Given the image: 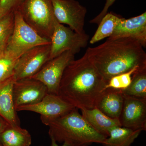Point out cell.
Instances as JSON below:
<instances>
[{
    "mask_svg": "<svg viewBox=\"0 0 146 146\" xmlns=\"http://www.w3.org/2000/svg\"><path fill=\"white\" fill-rule=\"evenodd\" d=\"M122 18L112 12H108L102 18L96 31L89 41L90 44H94L110 37Z\"/></svg>",
    "mask_w": 146,
    "mask_h": 146,
    "instance_id": "d6986e66",
    "label": "cell"
},
{
    "mask_svg": "<svg viewBox=\"0 0 146 146\" xmlns=\"http://www.w3.org/2000/svg\"><path fill=\"white\" fill-rule=\"evenodd\" d=\"M10 12V11H9ZM9 12H7L3 10L2 9H0V18H2L4 15H5L6 13H8Z\"/></svg>",
    "mask_w": 146,
    "mask_h": 146,
    "instance_id": "83f0119b",
    "label": "cell"
},
{
    "mask_svg": "<svg viewBox=\"0 0 146 146\" xmlns=\"http://www.w3.org/2000/svg\"><path fill=\"white\" fill-rule=\"evenodd\" d=\"M0 143L3 146H31V136L21 126L9 125L0 134Z\"/></svg>",
    "mask_w": 146,
    "mask_h": 146,
    "instance_id": "e0dca14e",
    "label": "cell"
},
{
    "mask_svg": "<svg viewBox=\"0 0 146 146\" xmlns=\"http://www.w3.org/2000/svg\"><path fill=\"white\" fill-rule=\"evenodd\" d=\"M119 120L122 127L145 131L146 100L124 96Z\"/></svg>",
    "mask_w": 146,
    "mask_h": 146,
    "instance_id": "7c38bea8",
    "label": "cell"
},
{
    "mask_svg": "<svg viewBox=\"0 0 146 146\" xmlns=\"http://www.w3.org/2000/svg\"><path fill=\"white\" fill-rule=\"evenodd\" d=\"M14 11L8 12L0 18V54L5 51L13 33Z\"/></svg>",
    "mask_w": 146,
    "mask_h": 146,
    "instance_id": "44dd1931",
    "label": "cell"
},
{
    "mask_svg": "<svg viewBox=\"0 0 146 146\" xmlns=\"http://www.w3.org/2000/svg\"><path fill=\"white\" fill-rule=\"evenodd\" d=\"M14 13V29L6 51L20 57L33 48L51 44L50 40L40 36L25 22L18 10Z\"/></svg>",
    "mask_w": 146,
    "mask_h": 146,
    "instance_id": "5b68a950",
    "label": "cell"
},
{
    "mask_svg": "<svg viewBox=\"0 0 146 146\" xmlns=\"http://www.w3.org/2000/svg\"><path fill=\"white\" fill-rule=\"evenodd\" d=\"M124 100L122 90L106 89L97 100L96 107L112 119H119Z\"/></svg>",
    "mask_w": 146,
    "mask_h": 146,
    "instance_id": "9a60e30c",
    "label": "cell"
},
{
    "mask_svg": "<svg viewBox=\"0 0 146 146\" xmlns=\"http://www.w3.org/2000/svg\"></svg>",
    "mask_w": 146,
    "mask_h": 146,
    "instance_id": "f546056e",
    "label": "cell"
},
{
    "mask_svg": "<svg viewBox=\"0 0 146 146\" xmlns=\"http://www.w3.org/2000/svg\"><path fill=\"white\" fill-rule=\"evenodd\" d=\"M107 82L85 54L74 59L63 73L58 95L78 109H92Z\"/></svg>",
    "mask_w": 146,
    "mask_h": 146,
    "instance_id": "6da1fadb",
    "label": "cell"
},
{
    "mask_svg": "<svg viewBox=\"0 0 146 146\" xmlns=\"http://www.w3.org/2000/svg\"><path fill=\"white\" fill-rule=\"evenodd\" d=\"M0 146H3L2 145V144H1V143H0Z\"/></svg>",
    "mask_w": 146,
    "mask_h": 146,
    "instance_id": "f1b7e54d",
    "label": "cell"
},
{
    "mask_svg": "<svg viewBox=\"0 0 146 146\" xmlns=\"http://www.w3.org/2000/svg\"><path fill=\"white\" fill-rule=\"evenodd\" d=\"M120 37H129L136 39L145 48L146 12L127 19L122 18L109 38Z\"/></svg>",
    "mask_w": 146,
    "mask_h": 146,
    "instance_id": "4fadbf2b",
    "label": "cell"
},
{
    "mask_svg": "<svg viewBox=\"0 0 146 146\" xmlns=\"http://www.w3.org/2000/svg\"><path fill=\"white\" fill-rule=\"evenodd\" d=\"M56 21L65 24L80 34L86 33L84 30L86 7L76 0H52Z\"/></svg>",
    "mask_w": 146,
    "mask_h": 146,
    "instance_id": "ba28073f",
    "label": "cell"
},
{
    "mask_svg": "<svg viewBox=\"0 0 146 146\" xmlns=\"http://www.w3.org/2000/svg\"><path fill=\"white\" fill-rule=\"evenodd\" d=\"M74 108L67 114L52 119L40 118L49 127L50 139L57 143L68 142L75 146L102 144L106 137L95 130Z\"/></svg>",
    "mask_w": 146,
    "mask_h": 146,
    "instance_id": "3957f363",
    "label": "cell"
},
{
    "mask_svg": "<svg viewBox=\"0 0 146 146\" xmlns=\"http://www.w3.org/2000/svg\"><path fill=\"white\" fill-rule=\"evenodd\" d=\"M16 10L40 36L50 40L57 22L52 0H24Z\"/></svg>",
    "mask_w": 146,
    "mask_h": 146,
    "instance_id": "277c9868",
    "label": "cell"
},
{
    "mask_svg": "<svg viewBox=\"0 0 146 146\" xmlns=\"http://www.w3.org/2000/svg\"><path fill=\"white\" fill-rule=\"evenodd\" d=\"M74 108L58 95L48 93L39 102L18 107L16 111L34 112L40 114V118L52 119L67 114Z\"/></svg>",
    "mask_w": 146,
    "mask_h": 146,
    "instance_id": "8fae6325",
    "label": "cell"
},
{
    "mask_svg": "<svg viewBox=\"0 0 146 146\" xmlns=\"http://www.w3.org/2000/svg\"><path fill=\"white\" fill-rule=\"evenodd\" d=\"M140 68H142L136 67L128 72L113 77L108 81L105 89L112 88L123 90L127 89L131 82L133 74Z\"/></svg>",
    "mask_w": 146,
    "mask_h": 146,
    "instance_id": "603a6c76",
    "label": "cell"
},
{
    "mask_svg": "<svg viewBox=\"0 0 146 146\" xmlns=\"http://www.w3.org/2000/svg\"><path fill=\"white\" fill-rule=\"evenodd\" d=\"M15 81L13 76L0 83V117L10 125L21 126L12 96Z\"/></svg>",
    "mask_w": 146,
    "mask_h": 146,
    "instance_id": "5bb4252c",
    "label": "cell"
},
{
    "mask_svg": "<svg viewBox=\"0 0 146 146\" xmlns=\"http://www.w3.org/2000/svg\"><path fill=\"white\" fill-rule=\"evenodd\" d=\"M122 91L125 96L146 100V67L135 72L130 85Z\"/></svg>",
    "mask_w": 146,
    "mask_h": 146,
    "instance_id": "ffe728a7",
    "label": "cell"
},
{
    "mask_svg": "<svg viewBox=\"0 0 146 146\" xmlns=\"http://www.w3.org/2000/svg\"><path fill=\"white\" fill-rule=\"evenodd\" d=\"M50 44L38 46L24 53L18 58L13 77L15 81L29 78L49 60Z\"/></svg>",
    "mask_w": 146,
    "mask_h": 146,
    "instance_id": "9c48e42d",
    "label": "cell"
},
{
    "mask_svg": "<svg viewBox=\"0 0 146 146\" xmlns=\"http://www.w3.org/2000/svg\"><path fill=\"white\" fill-rule=\"evenodd\" d=\"M51 146H75L68 142H64L62 145L59 146L57 144V142L55 141L54 139H51Z\"/></svg>",
    "mask_w": 146,
    "mask_h": 146,
    "instance_id": "4316f807",
    "label": "cell"
},
{
    "mask_svg": "<svg viewBox=\"0 0 146 146\" xmlns=\"http://www.w3.org/2000/svg\"><path fill=\"white\" fill-rule=\"evenodd\" d=\"M142 131L119 126L110 131L102 145L104 146H131Z\"/></svg>",
    "mask_w": 146,
    "mask_h": 146,
    "instance_id": "ac0fdd59",
    "label": "cell"
},
{
    "mask_svg": "<svg viewBox=\"0 0 146 146\" xmlns=\"http://www.w3.org/2000/svg\"><path fill=\"white\" fill-rule=\"evenodd\" d=\"M48 93L44 84L34 79L29 78L15 81L12 96L16 110L18 107L39 102Z\"/></svg>",
    "mask_w": 146,
    "mask_h": 146,
    "instance_id": "30bf717a",
    "label": "cell"
},
{
    "mask_svg": "<svg viewBox=\"0 0 146 146\" xmlns=\"http://www.w3.org/2000/svg\"><path fill=\"white\" fill-rule=\"evenodd\" d=\"M80 110L82 117L98 133L106 138L109 136L111 129L121 126L119 119L109 117L96 107Z\"/></svg>",
    "mask_w": 146,
    "mask_h": 146,
    "instance_id": "2e32d148",
    "label": "cell"
},
{
    "mask_svg": "<svg viewBox=\"0 0 146 146\" xmlns=\"http://www.w3.org/2000/svg\"><path fill=\"white\" fill-rule=\"evenodd\" d=\"M9 125L5 120L0 117V134Z\"/></svg>",
    "mask_w": 146,
    "mask_h": 146,
    "instance_id": "484cf974",
    "label": "cell"
},
{
    "mask_svg": "<svg viewBox=\"0 0 146 146\" xmlns=\"http://www.w3.org/2000/svg\"><path fill=\"white\" fill-rule=\"evenodd\" d=\"M24 0H0V9L7 12L14 11L20 6Z\"/></svg>",
    "mask_w": 146,
    "mask_h": 146,
    "instance_id": "cb8c5ba5",
    "label": "cell"
},
{
    "mask_svg": "<svg viewBox=\"0 0 146 146\" xmlns=\"http://www.w3.org/2000/svg\"><path fill=\"white\" fill-rule=\"evenodd\" d=\"M89 40L86 33L79 34L57 22L50 39L49 60L66 51L76 54L87 46Z\"/></svg>",
    "mask_w": 146,
    "mask_h": 146,
    "instance_id": "8992f818",
    "label": "cell"
},
{
    "mask_svg": "<svg viewBox=\"0 0 146 146\" xmlns=\"http://www.w3.org/2000/svg\"><path fill=\"white\" fill-rule=\"evenodd\" d=\"M144 48L132 38L108 37L99 46L88 48L85 54L108 83L113 77L135 67H146Z\"/></svg>",
    "mask_w": 146,
    "mask_h": 146,
    "instance_id": "7a4b0ae2",
    "label": "cell"
},
{
    "mask_svg": "<svg viewBox=\"0 0 146 146\" xmlns=\"http://www.w3.org/2000/svg\"><path fill=\"white\" fill-rule=\"evenodd\" d=\"M116 0H106L104 7L100 13L96 16L94 19L90 21V23L92 24H96L98 25L101 21L102 18H103L106 14L108 13V9L114 3Z\"/></svg>",
    "mask_w": 146,
    "mask_h": 146,
    "instance_id": "d4e9b609",
    "label": "cell"
},
{
    "mask_svg": "<svg viewBox=\"0 0 146 146\" xmlns=\"http://www.w3.org/2000/svg\"><path fill=\"white\" fill-rule=\"evenodd\" d=\"M75 55L70 51H66L48 60L31 78L44 84L48 94L58 95L63 73L71 61L75 59Z\"/></svg>",
    "mask_w": 146,
    "mask_h": 146,
    "instance_id": "52a82bcc",
    "label": "cell"
},
{
    "mask_svg": "<svg viewBox=\"0 0 146 146\" xmlns=\"http://www.w3.org/2000/svg\"><path fill=\"white\" fill-rule=\"evenodd\" d=\"M19 58L6 51L0 54V83L13 76Z\"/></svg>",
    "mask_w": 146,
    "mask_h": 146,
    "instance_id": "7402d4cb",
    "label": "cell"
}]
</instances>
